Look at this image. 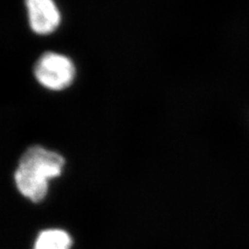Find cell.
Returning <instances> with one entry per match:
<instances>
[{"mask_svg": "<svg viewBox=\"0 0 249 249\" xmlns=\"http://www.w3.org/2000/svg\"><path fill=\"white\" fill-rule=\"evenodd\" d=\"M71 237L67 231L50 229L39 234L34 249H71Z\"/></svg>", "mask_w": 249, "mask_h": 249, "instance_id": "277c9868", "label": "cell"}, {"mask_svg": "<svg viewBox=\"0 0 249 249\" xmlns=\"http://www.w3.org/2000/svg\"><path fill=\"white\" fill-rule=\"evenodd\" d=\"M32 30L41 36L52 34L60 24V12L53 0H25Z\"/></svg>", "mask_w": 249, "mask_h": 249, "instance_id": "3957f363", "label": "cell"}, {"mask_svg": "<svg viewBox=\"0 0 249 249\" xmlns=\"http://www.w3.org/2000/svg\"><path fill=\"white\" fill-rule=\"evenodd\" d=\"M75 73V66L69 57L53 52L44 53L35 66L36 80L51 90L68 88L74 80Z\"/></svg>", "mask_w": 249, "mask_h": 249, "instance_id": "7a4b0ae2", "label": "cell"}, {"mask_svg": "<svg viewBox=\"0 0 249 249\" xmlns=\"http://www.w3.org/2000/svg\"><path fill=\"white\" fill-rule=\"evenodd\" d=\"M65 160L56 152L40 146L27 150L18 161L15 182L18 191L34 202L45 198L48 181L61 175Z\"/></svg>", "mask_w": 249, "mask_h": 249, "instance_id": "6da1fadb", "label": "cell"}]
</instances>
